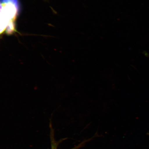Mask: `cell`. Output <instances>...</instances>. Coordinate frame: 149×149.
<instances>
[{"mask_svg": "<svg viewBox=\"0 0 149 149\" xmlns=\"http://www.w3.org/2000/svg\"><path fill=\"white\" fill-rule=\"evenodd\" d=\"M52 149H56V146L55 143H54L53 141H52ZM81 146V145H79V146H77L73 148L72 149H77L78 148H79Z\"/></svg>", "mask_w": 149, "mask_h": 149, "instance_id": "2", "label": "cell"}, {"mask_svg": "<svg viewBox=\"0 0 149 149\" xmlns=\"http://www.w3.org/2000/svg\"><path fill=\"white\" fill-rule=\"evenodd\" d=\"M8 25L15 26V24L4 5L0 1V35L6 31Z\"/></svg>", "mask_w": 149, "mask_h": 149, "instance_id": "1", "label": "cell"}]
</instances>
